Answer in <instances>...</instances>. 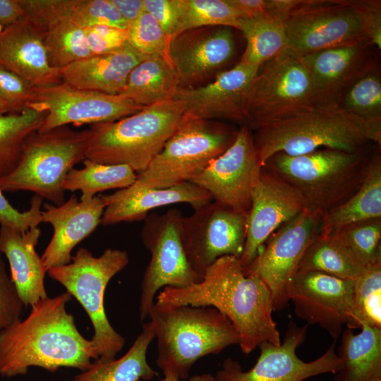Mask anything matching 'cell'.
<instances>
[{"label":"cell","mask_w":381,"mask_h":381,"mask_svg":"<svg viewBox=\"0 0 381 381\" xmlns=\"http://www.w3.org/2000/svg\"><path fill=\"white\" fill-rule=\"evenodd\" d=\"M45 34L46 28L28 16L0 28V65L20 75L33 87L61 83L60 71L49 62Z\"/></svg>","instance_id":"24"},{"label":"cell","mask_w":381,"mask_h":381,"mask_svg":"<svg viewBox=\"0 0 381 381\" xmlns=\"http://www.w3.org/2000/svg\"><path fill=\"white\" fill-rule=\"evenodd\" d=\"M148 318L157 341L156 364L179 380L187 379L200 358L240 341L229 319L213 307L155 303Z\"/></svg>","instance_id":"3"},{"label":"cell","mask_w":381,"mask_h":381,"mask_svg":"<svg viewBox=\"0 0 381 381\" xmlns=\"http://www.w3.org/2000/svg\"><path fill=\"white\" fill-rule=\"evenodd\" d=\"M188 381H217L214 376L209 373L195 375L189 377Z\"/></svg>","instance_id":"51"},{"label":"cell","mask_w":381,"mask_h":381,"mask_svg":"<svg viewBox=\"0 0 381 381\" xmlns=\"http://www.w3.org/2000/svg\"><path fill=\"white\" fill-rule=\"evenodd\" d=\"M335 104L368 133L373 143L381 144V75L377 64L339 97Z\"/></svg>","instance_id":"33"},{"label":"cell","mask_w":381,"mask_h":381,"mask_svg":"<svg viewBox=\"0 0 381 381\" xmlns=\"http://www.w3.org/2000/svg\"><path fill=\"white\" fill-rule=\"evenodd\" d=\"M363 268L381 263V218L352 223L329 231Z\"/></svg>","instance_id":"41"},{"label":"cell","mask_w":381,"mask_h":381,"mask_svg":"<svg viewBox=\"0 0 381 381\" xmlns=\"http://www.w3.org/2000/svg\"><path fill=\"white\" fill-rule=\"evenodd\" d=\"M179 87L171 63L161 56L151 55L131 71L120 95L147 107L174 99Z\"/></svg>","instance_id":"30"},{"label":"cell","mask_w":381,"mask_h":381,"mask_svg":"<svg viewBox=\"0 0 381 381\" xmlns=\"http://www.w3.org/2000/svg\"><path fill=\"white\" fill-rule=\"evenodd\" d=\"M247 214L216 201L196 209L182 220V241L188 262L200 277L221 257L240 259L244 248Z\"/></svg>","instance_id":"16"},{"label":"cell","mask_w":381,"mask_h":381,"mask_svg":"<svg viewBox=\"0 0 381 381\" xmlns=\"http://www.w3.org/2000/svg\"><path fill=\"white\" fill-rule=\"evenodd\" d=\"M228 27H207L181 33L169 45V58L180 87H192L226 64L234 52Z\"/></svg>","instance_id":"22"},{"label":"cell","mask_w":381,"mask_h":381,"mask_svg":"<svg viewBox=\"0 0 381 381\" xmlns=\"http://www.w3.org/2000/svg\"><path fill=\"white\" fill-rule=\"evenodd\" d=\"M253 138L261 167L278 152L294 156L321 148L363 152L372 142L365 128L336 104L273 122L254 131Z\"/></svg>","instance_id":"6"},{"label":"cell","mask_w":381,"mask_h":381,"mask_svg":"<svg viewBox=\"0 0 381 381\" xmlns=\"http://www.w3.org/2000/svg\"><path fill=\"white\" fill-rule=\"evenodd\" d=\"M144 10L158 23L169 46L172 40L176 20L175 0H143Z\"/></svg>","instance_id":"47"},{"label":"cell","mask_w":381,"mask_h":381,"mask_svg":"<svg viewBox=\"0 0 381 381\" xmlns=\"http://www.w3.org/2000/svg\"><path fill=\"white\" fill-rule=\"evenodd\" d=\"M353 284L325 273L298 270L289 283L287 298L298 318L318 325L337 340L350 315Z\"/></svg>","instance_id":"18"},{"label":"cell","mask_w":381,"mask_h":381,"mask_svg":"<svg viewBox=\"0 0 381 381\" xmlns=\"http://www.w3.org/2000/svg\"><path fill=\"white\" fill-rule=\"evenodd\" d=\"M238 30L246 40L240 61L260 69L286 49L284 20L270 14L239 19Z\"/></svg>","instance_id":"34"},{"label":"cell","mask_w":381,"mask_h":381,"mask_svg":"<svg viewBox=\"0 0 381 381\" xmlns=\"http://www.w3.org/2000/svg\"><path fill=\"white\" fill-rule=\"evenodd\" d=\"M46 114L30 107L20 113L0 114V176L16 168L25 141L38 131Z\"/></svg>","instance_id":"37"},{"label":"cell","mask_w":381,"mask_h":381,"mask_svg":"<svg viewBox=\"0 0 381 381\" xmlns=\"http://www.w3.org/2000/svg\"><path fill=\"white\" fill-rule=\"evenodd\" d=\"M155 339L150 323L143 324V331L128 351L120 358L108 362L95 360L87 370L71 381H140L149 380L156 375L148 364L147 351Z\"/></svg>","instance_id":"32"},{"label":"cell","mask_w":381,"mask_h":381,"mask_svg":"<svg viewBox=\"0 0 381 381\" xmlns=\"http://www.w3.org/2000/svg\"><path fill=\"white\" fill-rule=\"evenodd\" d=\"M26 16L19 0H0V28L11 25Z\"/></svg>","instance_id":"48"},{"label":"cell","mask_w":381,"mask_h":381,"mask_svg":"<svg viewBox=\"0 0 381 381\" xmlns=\"http://www.w3.org/2000/svg\"><path fill=\"white\" fill-rule=\"evenodd\" d=\"M364 270L339 240L322 231L308 246L297 268V271H316L350 281H355Z\"/></svg>","instance_id":"35"},{"label":"cell","mask_w":381,"mask_h":381,"mask_svg":"<svg viewBox=\"0 0 381 381\" xmlns=\"http://www.w3.org/2000/svg\"><path fill=\"white\" fill-rule=\"evenodd\" d=\"M175 6L176 20L172 40L183 32L202 28L238 30L241 17L226 0H175Z\"/></svg>","instance_id":"38"},{"label":"cell","mask_w":381,"mask_h":381,"mask_svg":"<svg viewBox=\"0 0 381 381\" xmlns=\"http://www.w3.org/2000/svg\"><path fill=\"white\" fill-rule=\"evenodd\" d=\"M304 209L299 193L277 174L262 167L247 214L245 245L239 259L242 267L248 266L272 234Z\"/></svg>","instance_id":"19"},{"label":"cell","mask_w":381,"mask_h":381,"mask_svg":"<svg viewBox=\"0 0 381 381\" xmlns=\"http://www.w3.org/2000/svg\"><path fill=\"white\" fill-rule=\"evenodd\" d=\"M83 168H73L63 182V189L80 191V200L96 196L97 193L110 189H123L131 186L136 172L128 165L104 164L88 159L83 160Z\"/></svg>","instance_id":"36"},{"label":"cell","mask_w":381,"mask_h":381,"mask_svg":"<svg viewBox=\"0 0 381 381\" xmlns=\"http://www.w3.org/2000/svg\"><path fill=\"white\" fill-rule=\"evenodd\" d=\"M183 215L172 208L164 214H151L145 218L141 238L150 251V260L141 283L139 313L142 322L148 318L159 289L185 288L199 282L187 258L182 241Z\"/></svg>","instance_id":"12"},{"label":"cell","mask_w":381,"mask_h":381,"mask_svg":"<svg viewBox=\"0 0 381 381\" xmlns=\"http://www.w3.org/2000/svg\"><path fill=\"white\" fill-rule=\"evenodd\" d=\"M106 205L102 196L78 200L74 194L59 206L44 204L42 221L50 224L54 231L41 257L47 271L71 261L74 247L101 224Z\"/></svg>","instance_id":"23"},{"label":"cell","mask_w":381,"mask_h":381,"mask_svg":"<svg viewBox=\"0 0 381 381\" xmlns=\"http://www.w3.org/2000/svg\"><path fill=\"white\" fill-rule=\"evenodd\" d=\"M10 114V109L6 104L0 98V114Z\"/></svg>","instance_id":"53"},{"label":"cell","mask_w":381,"mask_h":381,"mask_svg":"<svg viewBox=\"0 0 381 381\" xmlns=\"http://www.w3.org/2000/svg\"><path fill=\"white\" fill-rule=\"evenodd\" d=\"M40 236L38 227L25 232L4 226L0 229V253L8 260L11 280L25 307L48 296L44 286L47 271L35 250Z\"/></svg>","instance_id":"26"},{"label":"cell","mask_w":381,"mask_h":381,"mask_svg":"<svg viewBox=\"0 0 381 381\" xmlns=\"http://www.w3.org/2000/svg\"><path fill=\"white\" fill-rule=\"evenodd\" d=\"M349 329H381V263L365 268L354 281Z\"/></svg>","instance_id":"39"},{"label":"cell","mask_w":381,"mask_h":381,"mask_svg":"<svg viewBox=\"0 0 381 381\" xmlns=\"http://www.w3.org/2000/svg\"><path fill=\"white\" fill-rule=\"evenodd\" d=\"M156 303L164 306H210L231 322L239 335V346L248 354L261 344H280V334L272 318L270 291L258 277L244 272L238 258L217 259L202 279L185 288H164Z\"/></svg>","instance_id":"1"},{"label":"cell","mask_w":381,"mask_h":381,"mask_svg":"<svg viewBox=\"0 0 381 381\" xmlns=\"http://www.w3.org/2000/svg\"><path fill=\"white\" fill-rule=\"evenodd\" d=\"M352 330L341 334L337 355L342 368L334 381H381V329L363 325L359 333Z\"/></svg>","instance_id":"29"},{"label":"cell","mask_w":381,"mask_h":381,"mask_svg":"<svg viewBox=\"0 0 381 381\" xmlns=\"http://www.w3.org/2000/svg\"><path fill=\"white\" fill-rule=\"evenodd\" d=\"M128 262V254L123 250L107 248L95 257L87 248H80L68 264L47 270L49 276L64 286L89 316L94 329L90 340L100 362L115 359L125 344L123 337L107 318L104 301L108 283Z\"/></svg>","instance_id":"10"},{"label":"cell","mask_w":381,"mask_h":381,"mask_svg":"<svg viewBox=\"0 0 381 381\" xmlns=\"http://www.w3.org/2000/svg\"><path fill=\"white\" fill-rule=\"evenodd\" d=\"M67 292L47 296L32 306L28 317L0 330V375H25L30 367L54 373L59 368L84 371L98 356L91 340L79 332L66 310Z\"/></svg>","instance_id":"2"},{"label":"cell","mask_w":381,"mask_h":381,"mask_svg":"<svg viewBox=\"0 0 381 381\" xmlns=\"http://www.w3.org/2000/svg\"><path fill=\"white\" fill-rule=\"evenodd\" d=\"M147 56L127 42L117 51L80 60L59 71L62 82L73 87L120 95L131 71Z\"/></svg>","instance_id":"27"},{"label":"cell","mask_w":381,"mask_h":381,"mask_svg":"<svg viewBox=\"0 0 381 381\" xmlns=\"http://www.w3.org/2000/svg\"><path fill=\"white\" fill-rule=\"evenodd\" d=\"M126 30L128 42L138 52L145 56L159 55L171 62L169 46L164 32L147 11L129 24Z\"/></svg>","instance_id":"42"},{"label":"cell","mask_w":381,"mask_h":381,"mask_svg":"<svg viewBox=\"0 0 381 381\" xmlns=\"http://www.w3.org/2000/svg\"><path fill=\"white\" fill-rule=\"evenodd\" d=\"M321 217L304 209L272 234L253 262L243 267L245 273L258 277L267 286L274 310L287 306L289 283L306 250L320 233Z\"/></svg>","instance_id":"15"},{"label":"cell","mask_w":381,"mask_h":381,"mask_svg":"<svg viewBox=\"0 0 381 381\" xmlns=\"http://www.w3.org/2000/svg\"><path fill=\"white\" fill-rule=\"evenodd\" d=\"M184 114L183 102L174 98L116 121L92 124L85 159L128 165L140 174L175 132Z\"/></svg>","instance_id":"5"},{"label":"cell","mask_w":381,"mask_h":381,"mask_svg":"<svg viewBox=\"0 0 381 381\" xmlns=\"http://www.w3.org/2000/svg\"><path fill=\"white\" fill-rule=\"evenodd\" d=\"M0 253V330L20 319L24 305Z\"/></svg>","instance_id":"45"},{"label":"cell","mask_w":381,"mask_h":381,"mask_svg":"<svg viewBox=\"0 0 381 381\" xmlns=\"http://www.w3.org/2000/svg\"><path fill=\"white\" fill-rule=\"evenodd\" d=\"M33 87L25 78L0 65V98L8 107L10 114L28 108Z\"/></svg>","instance_id":"43"},{"label":"cell","mask_w":381,"mask_h":381,"mask_svg":"<svg viewBox=\"0 0 381 381\" xmlns=\"http://www.w3.org/2000/svg\"><path fill=\"white\" fill-rule=\"evenodd\" d=\"M261 168L253 131L242 125L233 144L190 182L207 191L218 203L247 214Z\"/></svg>","instance_id":"17"},{"label":"cell","mask_w":381,"mask_h":381,"mask_svg":"<svg viewBox=\"0 0 381 381\" xmlns=\"http://www.w3.org/2000/svg\"><path fill=\"white\" fill-rule=\"evenodd\" d=\"M164 374V378L162 381H179L180 380L177 376L172 374L171 373H165Z\"/></svg>","instance_id":"52"},{"label":"cell","mask_w":381,"mask_h":381,"mask_svg":"<svg viewBox=\"0 0 381 381\" xmlns=\"http://www.w3.org/2000/svg\"><path fill=\"white\" fill-rule=\"evenodd\" d=\"M259 70L239 61L232 68L218 74L212 83L198 87H179L174 99L183 102L186 114L246 125L245 100Z\"/></svg>","instance_id":"21"},{"label":"cell","mask_w":381,"mask_h":381,"mask_svg":"<svg viewBox=\"0 0 381 381\" xmlns=\"http://www.w3.org/2000/svg\"><path fill=\"white\" fill-rule=\"evenodd\" d=\"M27 16L43 27L61 20L81 27L106 25L126 30L128 23L111 0H19Z\"/></svg>","instance_id":"28"},{"label":"cell","mask_w":381,"mask_h":381,"mask_svg":"<svg viewBox=\"0 0 381 381\" xmlns=\"http://www.w3.org/2000/svg\"><path fill=\"white\" fill-rule=\"evenodd\" d=\"M375 48L366 40L304 56L315 106L335 104L347 87L377 66Z\"/></svg>","instance_id":"20"},{"label":"cell","mask_w":381,"mask_h":381,"mask_svg":"<svg viewBox=\"0 0 381 381\" xmlns=\"http://www.w3.org/2000/svg\"><path fill=\"white\" fill-rule=\"evenodd\" d=\"M307 325L290 321L283 341L276 345L261 344L260 356L249 370L244 371L238 361L226 358L214 376L217 381H303L325 373H337L342 363L335 351V343L319 358L306 362L296 354L306 340Z\"/></svg>","instance_id":"13"},{"label":"cell","mask_w":381,"mask_h":381,"mask_svg":"<svg viewBox=\"0 0 381 381\" xmlns=\"http://www.w3.org/2000/svg\"><path fill=\"white\" fill-rule=\"evenodd\" d=\"M92 135L90 128L75 131L68 126L33 133L25 141L16 168L0 176V190L31 191L56 206L62 205L63 182L73 167L85 158Z\"/></svg>","instance_id":"8"},{"label":"cell","mask_w":381,"mask_h":381,"mask_svg":"<svg viewBox=\"0 0 381 381\" xmlns=\"http://www.w3.org/2000/svg\"><path fill=\"white\" fill-rule=\"evenodd\" d=\"M369 159L363 152L321 148L294 156L278 152L262 167L291 186L306 210L322 216L357 191L364 181Z\"/></svg>","instance_id":"4"},{"label":"cell","mask_w":381,"mask_h":381,"mask_svg":"<svg viewBox=\"0 0 381 381\" xmlns=\"http://www.w3.org/2000/svg\"><path fill=\"white\" fill-rule=\"evenodd\" d=\"M28 107L46 112L37 131L44 133L68 124L78 126L116 121L145 107L120 95L80 90L61 82L34 87Z\"/></svg>","instance_id":"14"},{"label":"cell","mask_w":381,"mask_h":381,"mask_svg":"<svg viewBox=\"0 0 381 381\" xmlns=\"http://www.w3.org/2000/svg\"><path fill=\"white\" fill-rule=\"evenodd\" d=\"M102 197L107 203L101 219L104 226L140 221L150 210L169 205L184 202L194 210L213 200L207 191L190 181L164 188L128 186Z\"/></svg>","instance_id":"25"},{"label":"cell","mask_w":381,"mask_h":381,"mask_svg":"<svg viewBox=\"0 0 381 381\" xmlns=\"http://www.w3.org/2000/svg\"><path fill=\"white\" fill-rule=\"evenodd\" d=\"M315 106L303 56L286 49L260 68L245 100L246 125L253 131Z\"/></svg>","instance_id":"11"},{"label":"cell","mask_w":381,"mask_h":381,"mask_svg":"<svg viewBox=\"0 0 381 381\" xmlns=\"http://www.w3.org/2000/svg\"><path fill=\"white\" fill-rule=\"evenodd\" d=\"M381 23L380 1L299 0L284 21L286 49L301 56L370 41Z\"/></svg>","instance_id":"7"},{"label":"cell","mask_w":381,"mask_h":381,"mask_svg":"<svg viewBox=\"0 0 381 381\" xmlns=\"http://www.w3.org/2000/svg\"><path fill=\"white\" fill-rule=\"evenodd\" d=\"M44 44L50 65L61 68L92 56L83 27L61 20L46 28Z\"/></svg>","instance_id":"40"},{"label":"cell","mask_w":381,"mask_h":381,"mask_svg":"<svg viewBox=\"0 0 381 381\" xmlns=\"http://www.w3.org/2000/svg\"><path fill=\"white\" fill-rule=\"evenodd\" d=\"M119 14L129 24L145 11L143 0H111Z\"/></svg>","instance_id":"50"},{"label":"cell","mask_w":381,"mask_h":381,"mask_svg":"<svg viewBox=\"0 0 381 381\" xmlns=\"http://www.w3.org/2000/svg\"><path fill=\"white\" fill-rule=\"evenodd\" d=\"M42 198L35 195L28 210L18 211L11 205L0 190V224L20 232L38 227L42 222Z\"/></svg>","instance_id":"44"},{"label":"cell","mask_w":381,"mask_h":381,"mask_svg":"<svg viewBox=\"0 0 381 381\" xmlns=\"http://www.w3.org/2000/svg\"><path fill=\"white\" fill-rule=\"evenodd\" d=\"M381 218V158L377 154L369 159L364 181L347 200L325 213L320 231L352 223Z\"/></svg>","instance_id":"31"},{"label":"cell","mask_w":381,"mask_h":381,"mask_svg":"<svg viewBox=\"0 0 381 381\" xmlns=\"http://www.w3.org/2000/svg\"><path fill=\"white\" fill-rule=\"evenodd\" d=\"M238 129L184 114L175 132L133 188H164L191 181L234 142Z\"/></svg>","instance_id":"9"},{"label":"cell","mask_w":381,"mask_h":381,"mask_svg":"<svg viewBox=\"0 0 381 381\" xmlns=\"http://www.w3.org/2000/svg\"><path fill=\"white\" fill-rule=\"evenodd\" d=\"M87 44L92 56L117 51L127 42V30L106 25L84 28Z\"/></svg>","instance_id":"46"},{"label":"cell","mask_w":381,"mask_h":381,"mask_svg":"<svg viewBox=\"0 0 381 381\" xmlns=\"http://www.w3.org/2000/svg\"><path fill=\"white\" fill-rule=\"evenodd\" d=\"M241 18H251L267 14V0H226Z\"/></svg>","instance_id":"49"}]
</instances>
